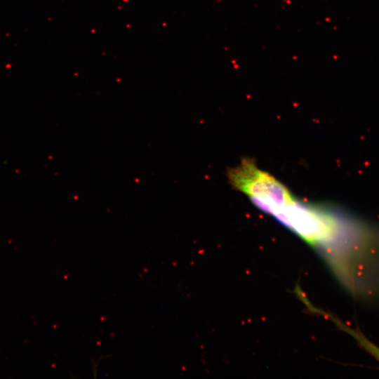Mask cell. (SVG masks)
<instances>
[{"mask_svg":"<svg viewBox=\"0 0 379 379\" xmlns=\"http://www.w3.org/2000/svg\"><path fill=\"white\" fill-rule=\"evenodd\" d=\"M341 327L350 333L358 342L361 347L379 362V347L370 341L358 330L352 329L346 326H343L342 324Z\"/></svg>","mask_w":379,"mask_h":379,"instance_id":"6da1fadb","label":"cell"}]
</instances>
